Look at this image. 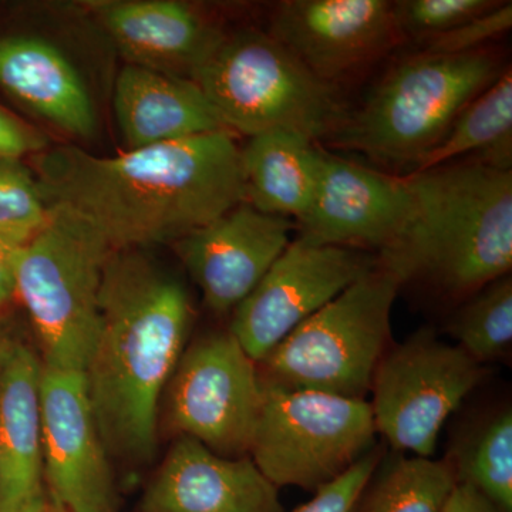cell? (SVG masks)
I'll use <instances>...</instances> for the list:
<instances>
[{"label":"cell","mask_w":512,"mask_h":512,"mask_svg":"<svg viewBox=\"0 0 512 512\" xmlns=\"http://www.w3.org/2000/svg\"><path fill=\"white\" fill-rule=\"evenodd\" d=\"M33 165L47 210L92 228L113 251L173 245L245 202L241 147L227 130L117 157L46 148Z\"/></svg>","instance_id":"cell-1"},{"label":"cell","mask_w":512,"mask_h":512,"mask_svg":"<svg viewBox=\"0 0 512 512\" xmlns=\"http://www.w3.org/2000/svg\"><path fill=\"white\" fill-rule=\"evenodd\" d=\"M100 326L84 376L107 451L143 463L157 443L158 404L184 353L192 309L183 284L140 249L111 252Z\"/></svg>","instance_id":"cell-2"},{"label":"cell","mask_w":512,"mask_h":512,"mask_svg":"<svg viewBox=\"0 0 512 512\" xmlns=\"http://www.w3.org/2000/svg\"><path fill=\"white\" fill-rule=\"evenodd\" d=\"M404 177L412 222L400 244L377 258L402 285L423 281L467 299L511 274L512 170L470 158Z\"/></svg>","instance_id":"cell-3"},{"label":"cell","mask_w":512,"mask_h":512,"mask_svg":"<svg viewBox=\"0 0 512 512\" xmlns=\"http://www.w3.org/2000/svg\"><path fill=\"white\" fill-rule=\"evenodd\" d=\"M501 72L487 50L450 56L417 52L390 67L329 140L377 163L414 170Z\"/></svg>","instance_id":"cell-4"},{"label":"cell","mask_w":512,"mask_h":512,"mask_svg":"<svg viewBox=\"0 0 512 512\" xmlns=\"http://www.w3.org/2000/svg\"><path fill=\"white\" fill-rule=\"evenodd\" d=\"M231 133L291 131L332 136L346 111L335 89L312 76L268 32L227 33L191 77Z\"/></svg>","instance_id":"cell-5"},{"label":"cell","mask_w":512,"mask_h":512,"mask_svg":"<svg viewBox=\"0 0 512 512\" xmlns=\"http://www.w3.org/2000/svg\"><path fill=\"white\" fill-rule=\"evenodd\" d=\"M402 282L372 271L292 330L258 363L266 383L365 400L392 346V311Z\"/></svg>","instance_id":"cell-6"},{"label":"cell","mask_w":512,"mask_h":512,"mask_svg":"<svg viewBox=\"0 0 512 512\" xmlns=\"http://www.w3.org/2000/svg\"><path fill=\"white\" fill-rule=\"evenodd\" d=\"M111 252L92 228L52 210L46 227L20 251L16 295L49 369L86 370L99 333L101 279Z\"/></svg>","instance_id":"cell-7"},{"label":"cell","mask_w":512,"mask_h":512,"mask_svg":"<svg viewBox=\"0 0 512 512\" xmlns=\"http://www.w3.org/2000/svg\"><path fill=\"white\" fill-rule=\"evenodd\" d=\"M375 436L372 407L366 400L262 380L248 456L276 487L316 493L369 453Z\"/></svg>","instance_id":"cell-8"},{"label":"cell","mask_w":512,"mask_h":512,"mask_svg":"<svg viewBox=\"0 0 512 512\" xmlns=\"http://www.w3.org/2000/svg\"><path fill=\"white\" fill-rule=\"evenodd\" d=\"M485 367L457 345L420 329L390 346L373 377L376 433L396 451L433 457L448 417L483 382Z\"/></svg>","instance_id":"cell-9"},{"label":"cell","mask_w":512,"mask_h":512,"mask_svg":"<svg viewBox=\"0 0 512 512\" xmlns=\"http://www.w3.org/2000/svg\"><path fill=\"white\" fill-rule=\"evenodd\" d=\"M168 384L167 417L173 430L221 456H247L262 380L258 365L229 330L192 343Z\"/></svg>","instance_id":"cell-10"},{"label":"cell","mask_w":512,"mask_h":512,"mask_svg":"<svg viewBox=\"0 0 512 512\" xmlns=\"http://www.w3.org/2000/svg\"><path fill=\"white\" fill-rule=\"evenodd\" d=\"M376 265L369 252L298 237L239 303L229 332L258 365L292 330Z\"/></svg>","instance_id":"cell-11"},{"label":"cell","mask_w":512,"mask_h":512,"mask_svg":"<svg viewBox=\"0 0 512 512\" xmlns=\"http://www.w3.org/2000/svg\"><path fill=\"white\" fill-rule=\"evenodd\" d=\"M43 477L67 512H116L117 491L86 376L43 365Z\"/></svg>","instance_id":"cell-12"},{"label":"cell","mask_w":512,"mask_h":512,"mask_svg":"<svg viewBox=\"0 0 512 512\" xmlns=\"http://www.w3.org/2000/svg\"><path fill=\"white\" fill-rule=\"evenodd\" d=\"M413 217V197L406 177L382 173L323 150L318 188L299 237L315 244L393 251Z\"/></svg>","instance_id":"cell-13"},{"label":"cell","mask_w":512,"mask_h":512,"mask_svg":"<svg viewBox=\"0 0 512 512\" xmlns=\"http://www.w3.org/2000/svg\"><path fill=\"white\" fill-rule=\"evenodd\" d=\"M268 33L330 87L400 42L389 0H285Z\"/></svg>","instance_id":"cell-14"},{"label":"cell","mask_w":512,"mask_h":512,"mask_svg":"<svg viewBox=\"0 0 512 512\" xmlns=\"http://www.w3.org/2000/svg\"><path fill=\"white\" fill-rule=\"evenodd\" d=\"M293 224L241 202L174 242L208 308L235 311L291 244Z\"/></svg>","instance_id":"cell-15"},{"label":"cell","mask_w":512,"mask_h":512,"mask_svg":"<svg viewBox=\"0 0 512 512\" xmlns=\"http://www.w3.org/2000/svg\"><path fill=\"white\" fill-rule=\"evenodd\" d=\"M87 8L127 64L191 79L224 40V29L178 0H94Z\"/></svg>","instance_id":"cell-16"},{"label":"cell","mask_w":512,"mask_h":512,"mask_svg":"<svg viewBox=\"0 0 512 512\" xmlns=\"http://www.w3.org/2000/svg\"><path fill=\"white\" fill-rule=\"evenodd\" d=\"M143 512H284L279 488L251 457H224L181 436L141 503Z\"/></svg>","instance_id":"cell-17"},{"label":"cell","mask_w":512,"mask_h":512,"mask_svg":"<svg viewBox=\"0 0 512 512\" xmlns=\"http://www.w3.org/2000/svg\"><path fill=\"white\" fill-rule=\"evenodd\" d=\"M43 362L18 340H0V512H19L43 490Z\"/></svg>","instance_id":"cell-18"},{"label":"cell","mask_w":512,"mask_h":512,"mask_svg":"<svg viewBox=\"0 0 512 512\" xmlns=\"http://www.w3.org/2000/svg\"><path fill=\"white\" fill-rule=\"evenodd\" d=\"M113 107L128 150L227 130L191 79L134 64L120 70Z\"/></svg>","instance_id":"cell-19"},{"label":"cell","mask_w":512,"mask_h":512,"mask_svg":"<svg viewBox=\"0 0 512 512\" xmlns=\"http://www.w3.org/2000/svg\"><path fill=\"white\" fill-rule=\"evenodd\" d=\"M0 87L70 136L87 138L96 133V109L82 76L49 40L0 36Z\"/></svg>","instance_id":"cell-20"},{"label":"cell","mask_w":512,"mask_h":512,"mask_svg":"<svg viewBox=\"0 0 512 512\" xmlns=\"http://www.w3.org/2000/svg\"><path fill=\"white\" fill-rule=\"evenodd\" d=\"M323 148L291 133L269 131L249 137L241 147L245 202L276 217H305L318 188Z\"/></svg>","instance_id":"cell-21"},{"label":"cell","mask_w":512,"mask_h":512,"mask_svg":"<svg viewBox=\"0 0 512 512\" xmlns=\"http://www.w3.org/2000/svg\"><path fill=\"white\" fill-rule=\"evenodd\" d=\"M473 156L498 170H512V73L508 66L467 104L443 140L412 173L433 170ZM471 157V158H473Z\"/></svg>","instance_id":"cell-22"},{"label":"cell","mask_w":512,"mask_h":512,"mask_svg":"<svg viewBox=\"0 0 512 512\" xmlns=\"http://www.w3.org/2000/svg\"><path fill=\"white\" fill-rule=\"evenodd\" d=\"M458 484L480 491L501 512H512V413L504 407L458 437L446 458Z\"/></svg>","instance_id":"cell-23"},{"label":"cell","mask_w":512,"mask_h":512,"mask_svg":"<svg viewBox=\"0 0 512 512\" xmlns=\"http://www.w3.org/2000/svg\"><path fill=\"white\" fill-rule=\"evenodd\" d=\"M457 485L447 460L399 457L367 484L355 512H446Z\"/></svg>","instance_id":"cell-24"},{"label":"cell","mask_w":512,"mask_h":512,"mask_svg":"<svg viewBox=\"0 0 512 512\" xmlns=\"http://www.w3.org/2000/svg\"><path fill=\"white\" fill-rule=\"evenodd\" d=\"M448 330L458 348L480 365L507 357L512 346L511 274L467 298Z\"/></svg>","instance_id":"cell-25"},{"label":"cell","mask_w":512,"mask_h":512,"mask_svg":"<svg viewBox=\"0 0 512 512\" xmlns=\"http://www.w3.org/2000/svg\"><path fill=\"white\" fill-rule=\"evenodd\" d=\"M49 222L32 168L20 158L0 156V234L26 245Z\"/></svg>","instance_id":"cell-26"},{"label":"cell","mask_w":512,"mask_h":512,"mask_svg":"<svg viewBox=\"0 0 512 512\" xmlns=\"http://www.w3.org/2000/svg\"><path fill=\"white\" fill-rule=\"evenodd\" d=\"M500 3L498 0H400L393 2L394 22L400 40L424 43L497 8Z\"/></svg>","instance_id":"cell-27"},{"label":"cell","mask_w":512,"mask_h":512,"mask_svg":"<svg viewBox=\"0 0 512 512\" xmlns=\"http://www.w3.org/2000/svg\"><path fill=\"white\" fill-rule=\"evenodd\" d=\"M512 26V3L501 2L497 8L467 20L456 29L421 43L420 53L429 55H466L484 50L485 43L505 35Z\"/></svg>","instance_id":"cell-28"},{"label":"cell","mask_w":512,"mask_h":512,"mask_svg":"<svg viewBox=\"0 0 512 512\" xmlns=\"http://www.w3.org/2000/svg\"><path fill=\"white\" fill-rule=\"evenodd\" d=\"M382 458V448L373 447L343 476L319 488L308 503L299 505L292 512H355Z\"/></svg>","instance_id":"cell-29"},{"label":"cell","mask_w":512,"mask_h":512,"mask_svg":"<svg viewBox=\"0 0 512 512\" xmlns=\"http://www.w3.org/2000/svg\"><path fill=\"white\" fill-rule=\"evenodd\" d=\"M47 147L45 134L0 106V156H36Z\"/></svg>","instance_id":"cell-30"},{"label":"cell","mask_w":512,"mask_h":512,"mask_svg":"<svg viewBox=\"0 0 512 512\" xmlns=\"http://www.w3.org/2000/svg\"><path fill=\"white\" fill-rule=\"evenodd\" d=\"M25 245L0 234V308L16 293V268Z\"/></svg>","instance_id":"cell-31"},{"label":"cell","mask_w":512,"mask_h":512,"mask_svg":"<svg viewBox=\"0 0 512 512\" xmlns=\"http://www.w3.org/2000/svg\"><path fill=\"white\" fill-rule=\"evenodd\" d=\"M446 512H501L480 491L468 484H458Z\"/></svg>","instance_id":"cell-32"},{"label":"cell","mask_w":512,"mask_h":512,"mask_svg":"<svg viewBox=\"0 0 512 512\" xmlns=\"http://www.w3.org/2000/svg\"><path fill=\"white\" fill-rule=\"evenodd\" d=\"M19 512H67L64 511L59 504H56L55 501L50 498V495H43L42 498L28 505V507L23 508L22 511Z\"/></svg>","instance_id":"cell-33"},{"label":"cell","mask_w":512,"mask_h":512,"mask_svg":"<svg viewBox=\"0 0 512 512\" xmlns=\"http://www.w3.org/2000/svg\"><path fill=\"white\" fill-rule=\"evenodd\" d=\"M0 340H2V339H0Z\"/></svg>","instance_id":"cell-34"}]
</instances>
